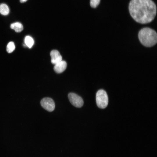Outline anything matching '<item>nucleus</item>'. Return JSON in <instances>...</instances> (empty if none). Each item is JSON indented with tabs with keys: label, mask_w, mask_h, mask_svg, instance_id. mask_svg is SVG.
Segmentation results:
<instances>
[{
	"label": "nucleus",
	"mask_w": 157,
	"mask_h": 157,
	"mask_svg": "<svg viewBox=\"0 0 157 157\" xmlns=\"http://www.w3.org/2000/svg\"><path fill=\"white\" fill-rule=\"evenodd\" d=\"M129 8L132 18L141 24L151 22L156 14V6L151 0H131Z\"/></svg>",
	"instance_id": "nucleus-1"
},
{
	"label": "nucleus",
	"mask_w": 157,
	"mask_h": 157,
	"mask_svg": "<svg viewBox=\"0 0 157 157\" xmlns=\"http://www.w3.org/2000/svg\"><path fill=\"white\" fill-rule=\"evenodd\" d=\"M138 38L144 46L151 47L155 45L157 41V35L154 30L149 28L142 29L138 33Z\"/></svg>",
	"instance_id": "nucleus-2"
},
{
	"label": "nucleus",
	"mask_w": 157,
	"mask_h": 157,
	"mask_svg": "<svg viewBox=\"0 0 157 157\" xmlns=\"http://www.w3.org/2000/svg\"><path fill=\"white\" fill-rule=\"evenodd\" d=\"M97 104L100 108H106L108 104V97L106 92L103 90H99L96 96Z\"/></svg>",
	"instance_id": "nucleus-3"
},
{
	"label": "nucleus",
	"mask_w": 157,
	"mask_h": 157,
	"mask_svg": "<svg viewBox=\"0 0 157 157\" xmlns=\"http://www.w3.org/2000/svg\"><path fill=\"white\" fill-rule=\"evenodd\" d=\"M68 98L71 103L77 108H81L83 104V101L82 98L74 93H70L68 94Z\"/></svg>",
	"instance_id": "nucleus-4"
},
{
	"label": "nucleus",
	"mask_w": 157,
	"mask_h": 157,
	"mask_svg": "<svg viewBox=\"0 0 157 157\" xmlns=\"http://www.w3.org/2000/svg\"><path fill=\"white\" fill-rule=\"evenodd\" d=\"M42 106L49 112L53 111L55 108V104L53 100L49 97H45L42 99L40 102Z\"/></svg>",
	"instance_id": "nucleus-5"
},
{
	"label": "nucleus",
	"mask_w": 157,
	"mask_h": 157,
	"mask_svg": "<svg viewBox=\"0 0 157 157\" xmlns=\"http://www.w3.org/2000/svg\"><path fill=\"white\" fill-rule=\"evenodd\" d=\"M50 56L51 63L54 65L62 60V57L59 51L57 50L51 51Z\"/></svg>",
	"instance_id": "nucleus-6"
},
{
	"label": "nucleus",
	"mask_w": 157,
	"mask_h": 157,
	"mask_svg": "<svg viewBox=\"0 0 157 157\" xmlns=\"http://www.w3.org/2000/svg\"><path fill=\"white\" fill-rule=\"evenodd\" d=\"M67 63L64 60H61L55 65L54 71L58 73H60L65 71L67 67Z\"/></svg>",
	"instance_id": "nucleus-7"
},
{
	"label": "nucleus",
	"mask_w": 157,
	"mask_h": 157,
	"mask_svg": "<svg viewBox=\"0 0 157 157\" xmlns=\"http://www.w3.org/2000/svg\"><path fill=\"white\" fill-rule=\"evenodd\" d=\"M11 28L14 29L16 32H20L23 29V27L22 24L19 22L13 23L10 25Z\"/></svg>",
	"instance_id": "nucleus-8"
},
{
	"label": "nucleus",
	"mask_w": 157,
	"mask_h": 157,
	"mask_svg": "<svg viewBox=\"0 0 157 157\" xmlns=\"http://www.w3.org/2000/svg\"><path fill=\"white\" fill-rule=\"evenodd\" d=\"M9 12V9L8 6L4 3L0 5V13L4 15H8Z\"/></svg>",
	"instance_id": "nucleus-9"
},
{
	"label": "nucleus",
	"mask_w": 157,
	"mask_h": 157,
	"mask_svg": "<svg viewBox=\"0 0 157 157\" xmlns=\"http://www.w3.org/2000/svg\"><path fill=\"white\" fill-rule=\"evenodd\" d=\"M25 44L29 48H31L33 45L34 42L33 38L29 36H27L24 40Z\"/></svg>",
	"instance_id": "nucleus-10"
},
{
	"label": "nucleus",
	"mask_w": 157,
	"mask_h": 157,
	"mask_svg": "<svg viewBox=\"0 0 157 157\" xmlns=\"http://www.w3.org/2000/svg\"><path fill=\"white\" fill-rule=\"evenodd\" d=\"M15 48L14 43L13 42H10L8 44L7 46V51L8 53H11L15 50Z\"/></svg>",
	"instance_id": "nucleus-11"
},
{
	"label": "nucleus",
	"mask_w": 157,
	"mask_h": 157,
	"mask_svg": "<svg viewBox=\"0 0 157 157\" xmlns=\"http://www.w3.org/2000/svg\"><path fill=\"white\" fill-rule=\"evenodd\" d=\"M100 0H90V5L93 8H96L99 4Z\"/></svg>",
	"instance_id": "nucleus-12"
},
{
	"label": "nucleus",
	"mask_w": 157,
	"mask_h": 157,
	"mask_svg": "<svg viewBox=\"0 0 157 157\" xmlns=\"http://www.w3.org/2000/svg\"><path fill=\"white\" fill-rule=\"evenodd\" d=\"M27 0H20V2L21 3H24L26 2Z\"/></svg>",
	"instance_id": "nucleus-13"
}]
</instances>
